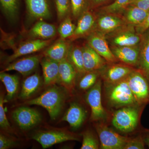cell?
Returning a JSON list of instances; mask_svg holds the SVG:
<instances>
[{"label":"cell","instance_id":"obj_17","mask_svg":"<svg viewBox=\"0 0 149 149\" xmlns=\"http://www.w3.org/2000/svg\"><path fill=\"white\" fill-rule=\"evenodd\" d=\"M87 117V112L83 107L76 102H72L63 117L62 120L66 121L74 129L80 128Z\"/></svg>","mask_w":149,"mask_h":149},{"label":"cell","instance_id":"obj_35","mask_svg":"<svg viewBox=\"0 0 149 149\" xmlns=\"http://www.w3.org/2000/svg\"><path fill=\"white\" fill-rule=\"evenodd\" d=\"M131 1V0H116L114 2L104 7L103 11L107 13H118L126 8Z\"/></svg>","mask_w":149,"mask_h":149},{"label":"cell","instance_id":"obj_15","mask_svg":"<svg viewBox=\"0 0 149 149\" xmlns=\"http://www.w3.org/2000/svg\"><path fill=\"white\" fill-rule=\"evenodd\" d=\"M111 51L118 60L130 66H138L140 55L139 44L133 46H114Z\"/></svg>","mask_w":149,"mask_h":149},{"label":"cell","instance_id":"obj_10","mask_svg":"<svg viewBox=\"0 0 149 149\" xmlns=\"http://www.w3.org/2000/svg\"><path fill=\"white\" fill-rule=\"evenodd\" d=\"M133 26L120 28L115 31L111 41L116 47L138 45L141 42L142 35L136 32Z\"/></svg>","mask_w":149,"mask_h":149},{"label":"cell","instance_id":"obj_38","mask_svg":"<svg viewBox=\"0 0 149 149\" xmlns=\"http://www.w3.org/2000/svg\"><path fill=\"white\" fill-rule=\"evenodd\" d=\"M17 143L13 139L1 133L0 135V149H8L15 146Z\"/></svg>","mask_w":149,"mask_h":149},{"label":"cell","instance_id":"obj_21","mask_svg":"<svg viewBox=\"0 0 149 149\" xmlns=\"http://www.w3.org/2000/svg\"><path fill=\"white\" fill-rule=\"evenodd\" d=\"M139 47L140 55L138 68L149 82V29L142 34Z\"/></svg>","mask_w":149,"mask_h":149},{"label":"cell","instance_id":"obj_6","mask_svg":"<svg viewBox=\"0 0 149 149\" xmlns=\"http://www.w3.org/2000/svg\"><path fill=\"white\" fill-rule=\"evenodd\" d=\"M101 91L102 81L99 79L85 95V101L91 107L92 121L104 122L107 117L106 111L102 104Z\"/></svg>","mask_w":149,"mask_h":149},{"label":"cell","instance_id":"obj_36","mask_svg":"<svg viewBox=\"0 0 149 149\" xmlns=\"http://www.w3.org/2000/svg\"><path fill=\"white\" fill-rule=\"evenodd\" d=\"M3 95L1 94L0 97V126L4 130H9L10 128V124L6 115L3 104L6 101Z\"/></svg>","mask_w":149,"mask_h":149},{"label":"cell","instance_id":"obj_23","mask_svg":"<svg viewBox=\"0 0 149 149\" xmlns=\"http://www.w3.org/2000/svg\"><path fill=\"white\" fill-rule=\"evenodd\" d=\"M70 46L68 42L61 39L49 47L44 56L59 62L66 58Z\"/></svg>","mask_w":149,"mask_h":149},{"label":"cell","instance_id":"obj_42","mask_svg":"<svg viewBox=\"0 0 149 149\" xmlns=\"http://www.w3.org/2000/svg\"><path fill=\"white\" fill-rule=\"evenodd\" d=\"M93 1H94L95 2L97 3H100L104 1H106V0H93Z\"/></svg>","mask_w":149,"mask_h":149},{"label":"cell","instance_id":"obj_13","mask_svg":"<svg viewBox=\"0 0 149 149\" xmlns=\"http://www.w3.org/2000/svg\"><path fill=\"white\" fill-rule=\"evenodd\" d=\"M51 42L49 40L37 39L25 42L14 51L13 54L7 58V63H9L19 57L34 53L47 47Z\"/></svg>","mask_w":149,"mask_h":149},{"label":"cell","instance_id":"obj_5","mask_svg":"<svg viewBox=\"0 0 149 149\" xmlns=\"http://www.w3.org/2000/svg\"><path fill=\"white\" fill-rule=\"evenodd\" d=\"M127 83L139 105L149 103V82L144 74L135 70L126 77Z\"/></svg>","mask_w":149,"mask_h":149},{"label":"cell","instance_id":"obj_40","mask_svg":"<svg viewBox=\"0 0 149 149\" xmlns=\"http://www.w3.org/2000/svg\"><path fill=\"white\" fill-rule=\"evenodd\" d=\"M149 29V11L148 16L145 21L142 24L139 26L135 27L136 32L139 34L142 35L143 33L146 32L148 29Z\"/></svg>","mask_w":149,"mask_h":149},{"label":"cell","instance_id":"obj_1","mask_svg":"<svg viewBox=\"0 0 149 149\" xmlns=\"http://www.w3.org/2000/svg\"><path fill=\"white\" fill-rule=\"evenodd\" d=\"M66 90L55 85H51L40 96L25 103L43 107L49 113L51 119L55 120L61 112L66 100Z\"/></svg>","mask_w":149,"mask_h":149},{"label":"cell","instance_id":"obj_31","mask_svg":"<svg viewBox=\"0 0 149 149\" xmlns=\"http://www.w3.org/2000/svg\"><path fill=\"white\" fill-rule=\"evenodd\" d=\"M76 27L69 17L65 18L61 21L58 28V32L61 39L65 40L68 37H72Z\"/></svg>","mask_w":149,"mask_h":149},{"label":"cell","instance_id":"obj_7","mask_svg":"<svg viewBox=\"0 0 149 149\" xmlns=\"http://www.w3.org/2000/svg\"><path fill=\"white\" fill-rule=\"evenodd\" d=\"M42 146L43 149L48 148L55 144L68 141H79V137L74 133L62 130H49L39 131L32 136Z\"/></svg>","mask_w":149,"mask_h":149},{"label":"cell","instance_id":"obj_16","mask_svg":"<svg viewBox=\"0 0 149 149\" xmlns=\"http://www.w3.org/2000/svg\"><path fill=\"white\" fill-rule=\"evenodd\" d=\"M82 48L84 66L86 72L101 70L106 66L107 62L88 44Z\"/></svg>","mask_w":149,"mask_h":149},{"label":"cell","instance_id":"obj_41","mask_svg":"<svg viewBox=\"0 0 149 149\" xmlns=\"http://www.w3.org/2000/svg\"><path fill=\"white\" fill-rule=\"evenodd\" d=\"M141 134L143 139L145 145L148 146L149 148V129H144Z\"/></svg>","mask_w":149,"mask_h":149},{"label":"cell","instance_id":"obj_19","mask_svg":"<svg viewBox=\"0 0 149 149\" xmlns=\"http://www.w3.org/2000/svg\"><path fill=\"white\" fill-rule=\"evenodd\" d=\"M126 24L123 19L107 13L100 17L96 20V26L98 32L104 34L116 31Z\"/></svg>","mask_w":149,"mask_h":149},{"label":"cell","instance_id":"obj_12","mask_svg":"<svg viewBox=\"0 0 149 149\" xmlns=\"http://www.w3.org/2000/svg\"><path fill=\"white\" fill-rule=\"evenodd\" d=\"M101 72L104 84L116 83L125 79L135 69L127 65L112 64L105 67Z\"/></svg>","mask_w":149,"mask_h":149},{"label":"cell","instance_id":"obj_8","mask_svg":"<svg viewBox=\"0 0 149 149\" xmlns=\"http://www.w3.org/2000/svg\"><path fill=\"white\" fill-rule=\"evenodd\" d=\"M12 118L22 130H28L38 125L42 120V116L37 110L22 107L13 111Z\"/></svg>","mask_w":149,"mask_h":149},{"label":"cell","instance_id":"obj_33","mask_svg":"<svg viewBox=\"0 0 149 149\" xmlns=\"http://www.w3.org/2000/svg\"><path fill=\"white\" fill-rule=\"evenodd\" d=\"M58 19L59 21H62L68 17L71 11V3L70 0H55Z\"/></svg>","mask_w":149,"mask_h":149},{"label":"cell","instance_id":"obj_9","mask_svg":"<svg viewBox=\"0 0 149 149\" xmlns=\"http://www.w3.org/2000/svg\"><path fill=\"white\" fill-rule=\"evenodd\" d=\"M88 44L108 63H115L118 60L109 47L104 34L96 31L91 33L88 39Z\"/></svg>","mask_w":149,"mask_h":149},{"label":"cell","instance_id":"obj_30","mask_svg":"<svg viewBox=\"0 0 149 149\" xmlns=\"http://www.w3.org/2000/svg\"><path fill=\"white\" fill-rule=\"evenodd\" d=\"M100 70L90 71L83 74L79 83V88L80 90L86 91L94 86L101 74Z\"/></svg>","mask_w":149,"mask_h":149},{"label":"cell","instance_id":"obj_34","mask_svg":"<svg viewBox=\"0 0 149 149\" xmlns=\"http://www.w3.org/2000/svg\"><path fill=\"white\" fill-rule=\"evenodd\" d=\"M71 12L74 18L79 17L82 14L87 10L88 0H70Z\"/></svg>","mask_w":149,"mask_h":149},{"label":"cell","instance_id":"obj_22","mask_svg":"<svg viewBox=\"0 0 149 149\" xmlns=\"http://www.w3.org/2000/svg\"><path fill=\"white\" fill-rule=\"evenodd\" d=\"M123 10V19L126 24L135 27L144 22L149 12L138 7L130 5H128Z\"/></svg>","mask_w":149,"mask_h":149},{"label":"cell","instance_id":"obj_26","mask_svg":"<svg viewBox=\"0 0 149 149\" xmlns=\"http://www.w3.org/2000/svg\"><path fill=\"white\" fill-rule=\"evenodd\" d=\"M56 33L55 26L45 22H38L29 31L31 37L42 40H49L54 37Z\"/></svg>","mask_w":149,"mask_h":149},{"label":"cell","instance_id":"obj_32","mask_svg":"<svg viewBox=\"0 0 149 149\" xmlns=\"http://www.w3.org/2000/svg\"><path fill=\"white\" fill-rule=\"evenodd\" d=\"M83 142L81 149H98L100 148V143L94 133L90 130L83 132Z\"/></svg>","mask_w":149,"mask_h":149},{"label":"cell","instance_id":"obj_4","mask_svg":"<svg viewBox=\"0 0 149 149\" xmlns=\"http://www.w3.org/2000/svg\"><path fill=\"white\" fill-rule=\"evenodd\" d=\"M95 128L100 139V149H124L130 139L119 135L108 127L103 121L96 123Z\"/></svg>","mask_w":149,"mask_h":149},{"label":"cell","instance_id":"obj_28","mask_svg":"<svg viewBox=\"0 0 149 149\" xmlns=\"http://www.w3.org/2000/svg\"><path fill=\"white\" fill-rule=\"evenodd\" d=\"M0 79L5 86L7 91L6 100H10L17 93L19 86V80L17 75L10 74L1 71Z\"/></svg>","mask_w":149,"mask_h":149},{"label":"cell","instance_id":"obj_11","mask_svg":"<svg viewBox=\"0 0 149 149\" xmlns=\"http://www.w3.org/2000/svg\"><path fill=\"white\" fill-rule=\"evenodd\" d=\"M43 56H29L11 63L2 70V72L15 70L24 77L34 72L39 66Z\"/></svg>","mask_w":149,"mask_h":149},{"label":"cell","instance_id":"obj_14","mask_svg":"<svg viewBox=\"0 0 149 149\" xmlns=\"http://www.w3.org/2000/svg\"><path fill=\"white\" fill-rule=\"evenodd\" d=\"M77 74L72 65L66 58L59 62L58 79L57 83L68 91L71 92L74 88Z\"/></svg>","mask_w":149,"mask_h":149},{"label":"cell","instance_id":"obj_18","mask_svg":"<svg viewBox=\"0 0 149 149\" xmlns=\"http://www.w3.org/2000/svg\"><path fill=\"white\" fill-rule=\"evenodd\" d=\"M27 14L33 19H46L51 16L47 0H25Z\"/></svg>","mask_w":149,"mask_h":149},{"label":"cell","instance_id":"obj_25","mask_svg":"<svg viewBox=\"0 0 149 149\" xmlns=\"http://www.w3.org/2000/svg\"><path fill=\"white\" fill-rule=\"evenodd\" d=\"M42 83V78L37 73L27 77L22 83L20 98L24 100L29 98L41 88Z\"/></svg>","mask_w":149,"mask_h":149},{"label":"cell","instance_id":"obj_24","mask_svg":"<svg viewBox=\"0 0 149 149\" xmlns=\"http://www.w3.org/2000/svg\"><path fill=\"white\" fill-rule=\"evenodd\" d=\"M96 20L91 12L86 11L79 17L77 25L72 37L79 38L88 34L95 27Z\"/></svg>","mask_w":149,"mask_h":149},{"label":"cell","instance_id":"obj_37","mask_svg":"<svg viewBox=\"0 0 149 149\" xmlns=\"http://www.w3.org/2000/svg\"><path fill=\"white\" fill-rule=\"evenodd\" d=\"M145 142L142 135L134 138H130L126 144L124 149H144L145 148Z\"/></svg>","mask_w":149,"mask_h":149},{"label":"cell","instance_id":"obj_20","mask_svg":"<svg viewBox=\"0 0 149 149\" xmlns=\"http://www.w3.org/2000/svg\"><path fill=\"white\" fill-rule=\"evenodd\" d=\"M40 64L42 69L45 85L51 86L57 83L58 76L59 62L44 56L41 59Z\"/></svg>","mask_w":149,"mask_h":149},{"label":"cell","instance_id":"obj_2","mask_svg":"<svg viewBox=\"0 0 149 149\" xmlns=\"http://www.w3.org/2000/svg\"><path fill=\"white\" fill-rule=\"evenodd\" d=\"M126 77L116 83L104 84L107 100L113 107L139 105L128 86Z\"/></svg>","mask_w":149,"mask_h":149},{"label":"cell","instance_id":"obj_3","mask_svg":"<svg viewBox=\"0 0 149 149\" xmlns=\"http://www.w3.org/2000/svg\"><path fill=\"white\" fill-rule=\"evenodd\" d=\"M144 107L145 105H137L120 108L113 113L112 124L120 132H133L139 125L141 111Z\"/></svg>","mask_w":149,"mask_h":149},{"label":"cell","instance_id":"obj_27","mask_svg":"<svg viewBox=\"0 0 149 149\" xmlns=\"http://www.w3.org/2000/svg\"><path fill=\"white\" fill-rule=\"evenodd\" d=\"M66 58L74 68L77 73L83 75L86 73L84 66L82 47L70 45Z\"/></svg>","mask_w":149,"mask_h":149},{"label":"cell","instance_id":"obj_39","mask_svg":"<svg viewBox=\"0 0 149 149\" xmlns=\"http://www.w3.org/2000/svg\"><path fill=\"white\" fill-rule=\"evenodd\" d=\"M129 5L135 6L144 10L149 11V0H131Z\"/></svg>","mask_w":149,"mask_h":149},{"label":"cell","instance_id":"obj_29","mask_svg":"<svg viewBox=\"0 0 149 149\" xmlns=\"http://www.w3.org/2000/svg\"><path fill=\"white\" fill-rule=\"evenodd\" d=\"M0 1L6 16L12 21L15 20L18 14L19 0H0Z\"/></svg>","mask_w":149,"mask_h":149}]
</instances>
